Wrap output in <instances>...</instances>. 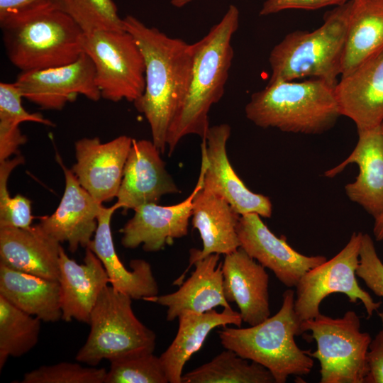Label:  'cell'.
<instances>
[{
  "instance_id": "obj_1",
  "label": "cell",
  "mask_w": 383,
  "mask_h": 383,
  "mask_svg": "<svg viewBox=\"0 0 383 383\" xmlns=\"http://www.w3.org/2000/svg\"><path fill=\"white\" fill-rule=\"evenodd\" d=\"M123 19L125 30L134 38L145 65V90L133 104L145 116L153 143L164 153L169 128L191 84V44L148 27L133 16Z\"/></svg>"
},
{
  "instance_id": "obj_2",
  "label": "cell",
  "mask_w": 383,
  "mask_h": 383,
  "mask_svg": "<svg viewBox=\"0 0 383 383\" xmlns=\"http://www.w3.org/2000/svg\"><path fill=\"white\" fill-rule=\"evenodd\" d=\"M240 13L230 5L221 21L199 41L191 44L193 70L187 96L167 133L170 156L179 141L188 135L206 139L210 128L211 107L222 98L233 58L231 39L239 26Z\"/></svg>"
},
{
  "instance_id": "obj_3",
  "label": "cell",
  "mask_w": 383,
  "mask_h": 383,
  "mask_svg": "<svg viewBox=\"0 0 383 383\" xmlns=\"http://www.w3.org/2000/svg\"><path fill=\"white\" fill-rule=\"evenodd\" d=\"M318 78L300 82L276 81L252 94L245 107L255 125L284 132L321 134L341 116L334 87Z\"/></svg>"
},
{
  "instance_id": "obj_4",
  "label": "cell",
  "mask_w": 383,
  "mask_h": 383,
  "mask_svg": "<svg viewBox=\"0 0 383 383\" xmlns=\"http://www.w3.org/2000/svg\"><path fill=\"white\" fill-rule=\"evenodd\" d=\"M294 292L282 294L279 310L264 321L248 328L222 326L218 331L221 345L243 358L267 368L276 383H284L289 376L309 374L313 360L309 350H301L295 336L304 333L301 321L294 310Z\"/></svg>"
},
{
  "instance_id": "obj_5",
  "label": "cell",
  "mask_w": 383,
  "mask_h": 383,
  "mask_svg": "<svg viewBox=\"0 0 383 383\" xmlns=\"http://www.w3.org/2000/svg\"><path fill=\"white\" fill-rule=\"evenodd\" d=\"M350 8L348 0L328 12L317 29L285 35L270 53L268 83L311 77L335 85L341 74Z\"/></svg>"
},
{
  "instance_id": "obj_6",
  "label": "cell",
  "mask_w": 383,
  "mask_h": 383,
  "mask_svg": "<svg viewBox=\"0 0 383 383\" xmlns=\"http://www.w3.org/2000/svg\"><path fill=\"white\" fill-rule=\"evenodd\" d=\"M0 26L7 57L21 72L68 65L83 52L84 32L54 7Z\"/></svg>"
},
{
  "instance_id": "obj_7",
  "label": "cell",
  "mask_w": 383,
  "mask_h": 383,
  "mask_svg": "<svg viewBox=\"0 0 383 383\" xmlns=\"http://www.w3.org/2000/svg\"><path fill=\"white\" fill-rule=\"evenodd\" d=\"M132 299L111 286L101 291L91 311L90 331L76 360L91 366L140 351L153 352L155 333L135 316Z\"/></svg>"
},
{
  "instance_id": "obj_8",
  "label": "cell",
  "mask_w": 383,
  "mask_h": 383,
  "mask_svg": "<svg viewBox=\"0 0 383 383\" xmlns=\"http://www.w3.org/2000/svg\"><path fill=\"white\" fill-rule=\"evenodd\" d=\"M301 326L304 333L311 331L316 342L317 349L308 354L319 361L321 383H365L372 338L360 331V317L354 311L340 318L320 313Z\"/></svg>"
},
{
  "instance_id": "obj_9",
  "label": "cell",
  "mask_w": 383,
  "mask_h": 383,
  "mask_svg": "<svg viewBox=\"0 0 383 383\" xmlns=\"http://www.w3.org/2000/svg\"><path fill=\"white\" fill-rule=\"evenodd\" d=\"M82 49L91 60L101 97L113 102H135L145 87V65L132 35L100 30L84 33Z\"/></svg>"
},
{
  "instance_id": "obj_10",
  "label": "cell",
  "mask_w": 383,
  "mask_h": 383,
  "mask_svg": "<svg viewBox=\"0 0 383 383\" xmlns=\"http://www.w3.org/2000/svg\"><path fill=\"white\" fill-rule=\"evenodd\" d=\"M362 235L361 232H354L336 255L311 269L301 278L296 286L294 310L301 321L318 315L321 301L333 293L345 294L352 303L360 301L367 318L381 306L382 302H375L357 280Z\"/></svg>"
},
{
  "instance_id": "obj_11",
  "label": "cell",
  "mask_w": 383,
  "mask_h": 383,
  "mask_svg": "<svg viewBox=\"0 0 383 383\" xmlns=\"http://www.w3.org/2000/svg\"><path fill=\"white\" fill-rule=\"evenodd\" d=\"M14 82L23 98L43 109L61 110L79 94L94 101L101 98L94 63L84 52L68 65L21 72Z\"/></svg>"
},
{
  "instance_id": "obj_12",
  "label": "cell",
  "mask_w": 383,
  "mask_h": 383,
  "mask_svg": "<svg viewBox=\"0 0 383 383\" xmlns=\"http://www.w3.org/2000/svg\"><path fill=\"white\" fill-rule=\"evenodd\" d=\"M231 128L227 123L210 126L201 140V158L205 162L203 188L225 199L240 216L255 213L264 218L272 213L270 199L250 191L233 170L226 144Z\"/></svg>"
},
{
  "instance_id": "obj_13",
  "label": "cell",
  "mask_w": 383,
  "mask_h": 383,
  "mask_svg": "<svg viewBox=\"0 0 383 383\" xmlns=\"http://www.w3.org/2000/svg\"><path fill=\"white\" fill-rule=\"evenodd\" d=\"M204 171L205 162L201 158L197 182L184 201L171 206L150 203L133 210V216L120 231L121 245L128 249H135L142 245L146 252H157L166 245L172 244L174 239L186 236L194 196L203 187Z\"/></svg>"
},
{
  "instance_id": "obj_14",
  "label": "cell",
  "mask_w": 383,
  "mask_h": 383,
  "mask_svg": "<svg viewBox=\"0 0 383 383\" xmlns=\"http://www.w3.org/2000/svg\"><path fill=\"white\" fill-rule=\"evenodd\" d=\"M236 231L240 248L272 271L287 287H296L309 270L326 260L322 255L306 256L298 252L284 236H276L255 213L240 216Z\"/></svg>"
},
{
  "instance_id": "obj_15",
  "label": "cell",
  "mask_w": 383,
  "mask_h": 383,
  "mask_svg": "<svg viewBox=\"0 0 383 383\" xmlns=\"http://www.w3.org/2000/svg\"><path fill=\"white\" fill-rule=\"evenodd\" d=\"M133 140L123 135L105 143L96 137L75 143L76 162L72 171L97 202L116 197Z\"/></svg>"
},
{
  "instance_id": "obj_16",
  "label": "cell",
  "mask_w": 383,
  "mask_h": 383,
  "mask_svg": "<svg viewBox=\"0 0 383 383\" xmlns=\"http://www.w3.org/2000/svg\"><path fill=\"white\" fill-rule=\"evenodd\" d=\"M160 150L152 140H133L116 196L118 209H133L157 203L166 194L181 190L165 168Z\"/></svg>"
},
{
  "instance_id": "obj_17",
  "label": "cell",
  "mask_w": 383,
  "mask_h": 383,
  "mask_svg": "<svg viewBox=\"0 0 383 383\" xmlns=\"http://www.w3.org/2000/svg\"><path fill=\"white\" fill-rule=\"evenodd\" d=\"M57 160L65 175L64 193L55 211L50 216L40 217L38 223L60 243L67 242L70 251L74 252L79 246L87 248L93 238L103 206L81 186L59 155Z\"/></svg>"
},
{
  "instance_id": "obj_18",
  "label": "cell",
  "mask_w": 383,
  "mask_h": 383,
  "mask_svg": "<svg viewBox=\"0 0 383 383\" xmlns=\"http://www.w3.org/2000/svg\"><path fill=\"white\" fill-rule=\"evenodd\" d=\"M357 133L358 140L350 155L324 175L333 177L348 165L357 164L359 174L355 182L345 185V194L375 219L383 213V123Z\"/></svg>"
},
{
  "instance_id": "obj_19",
  "label": "cell",
  "mask_w": 383,
  "mask_h": 383,
  "mask_svg": "<svg viewBox=\"0 0 383 383\" xmlns=\"http://www.w3.org/2000/svg\"><path fill=\"white\" fill-rule=\"evenodd\" d=\"M334 91L341 116L357 131L383 123V51L341 75Z\"/></svg>"
},
{
  "instance_id": "obj_20",
  "label": "cell",
  "mask_w": 383,
  "mask_h": 383,
  "mask_svg": "<svg viewBox=\"0 0 383 383\" xmlns=\"http://www.w3.org/2000/svg\"><path fill=\"white\" fill-rule=\"evenodd\" d=\"M265 268L241 248L226 255L222 262L225 298L237 304L243 321L250 326L270 316L269 275Z\"/></svg>"
},
{
  "instance_id": "obj_21",
  "label": "cell",
  "mask_w": 383,
  "mask_h": 383,
  "mask_svg": "<svg viewBox=\"0 0 383 383\" xmlns=\"http://www.w3.org/2000/svg\"><path fill=\"white\" fill-rule=\"evenodd\" d=\"M59 270L62 319L89 324L91 311L101 291L110 284L101 261L86 248L84 262L79 264L70 258L61 247Z\"/></svg>"
},
{
  "instance_id": "obj_22",
  "label": "cell",
  "mask_w": 383,
  "mask_h": 383,
  "mask_svg": "<svg viewBox=\"0 0 383 383\" xmlns=\"http://www.w3.org/2000/svg\"><path fill=\"white\" fill-rule=\"evenodd\" d=\"M61 247L39 223L0 228V264L18 271L57 280Z\"/></svg>"
},
{
  "instance_id": "obj_23",
  "label": "cell",
  "mask_w": 383,
  "mask_h": 383,
  "mask_svg": "<svg viewBox=\"0 0 383 383\" xmlns=\"http://www.w3.org/2000/svg\"><path fill=\"white\" fill-rule=\"evenodd\" d=\"M117 209L116 204L109 208L102 206L97 218L96 232L86 248L90 249L101 261L114 289L136 300L156 296L159 287L150 263L143 259L132 260L131 270H128L116 253L111 221Z\"/></svg>"
},
{
  "instance_id": "obj_24",
  "label": "cell",
  "mask_w": 383,
  "mask_h": 383,
  "mask_svg": "<svg viewBox=\"0 0 383 383\" xmlns=\"http://www.w3.org/2000/svg\"><path fill=\"white\" fill-rule=\"evenodd\" d=\"M192 224L202 240V249L189 250V265L211 254L228 255L240 248L236 228L240 217L220 195L201 188L193 201Z\"/></svg>"
},
{
  "instance_id": "obj_25",
  "label": "cell",
  "mask_w": 383,
  "mask_h": 383,
  "mask_svg": "<svg viewBox=\"0 0 383 383\" xmlns=\"http://www.w3.org/2000/svg\"><path fill=\"white\" fill-rule=\"evenodd\" d=\"M220 255L211 254L196 261L191 276L174 292L144 299L167 308L166 318L172 321L185 311L204 313L217 306L231 307L225 298Z\"/></svg>"
},
{
  "instance_id": "obj_26",
  "label": "cell",
  "mask_w": 383,
  "mask_h": 383,
  "mask_svg": "<svg viewBox=\"0 0 383 383\" xmlns=\"http://www.w3.org/2000/svg\"><path fill=\"white\" fill-rule=\"evenodd\" d=\"M177 318L176 336L160 356L169 383H182L184 365L200 350L213 329L229 324L240 327L243 322L240 313L231 307L223 308L219 313L214 309L204 313L185 311Z\"/></svg>"
},
{
  "instance_id": "obj_27",
  "label": "cell",
  "mask_w": 383,
  "mask_h": 383,
  "mask_svg": "<svg viewBox=\"0 0 383 383\" xmlns=\"http://www.w3.org/2000/svg\"><path fill=\"white\" fill-rule=\"evenodd\" d=\"M0 296L42 321L62 319L58 280L11 269L0 264Z\"/></svg>"
},
{
  "instance_id": "obj_28",
  "label": "cell",
  "mask_w": 383,
  "mask_h": 383,
  "mask_svg": "<svg viewBox=\"0 0 383 383\" xmlns=\"http://www.w3.org/2000/svg\"><path fill=\"white\" fill-rule=\"evenodd\" d=\"M341 75L383 51V0H350Z\"/></svg>"
},
{
  "instance_id": "obj_29",
  "label": "cell",
  "mask_w": 383,
  "mask_h": 383,
  "mask_svg": "<svg viewBox=\"0 0 383 383\" xmlns=\"http://www.w3.org/2000/svg\"><path fill=\"white\" fill-rule=\"evenodd\" d=\"M182 383H276L262 365L226 349L211 361L182 374Z\"/></svg>"
},
{
  "instance_id": "obj_30",
  "label": "cell",
  "mask_w": 383,
  "mask_h": 383,
  "mask_svg": "<svg viewBox=\"0 0 383 383\" xmlns=\"http://www.w3.org/2000/svg\"><path fill=\"white\" fill-rule=\"evenodd\" d=\"M42 321L0 296V368L8 357H19L38 343Z\"/></svg>"
},
{
  "instance_id": "obj_31",
  "label": "cell",
  "mask_w": 383,
  "mask_h": 383,
  "mask_svg": "<svg viewBox=\"0 0 383 383\" xmlns=\"http://www.w3.org/2000/svg\"><path fill=\"white\" fill-rule=\"evenodd\" d=\"M54 7L70 16L84 33L100 30H124L113 0H53Z\"/></svg>"
},
{
  "instance_id": "obj_32",
  "label": "cell",
  "mask_w": 383,
  "mask_h": 383,
  "mask_svg": "<svg viewBox=\"0 0 383 383\" xmlns=\"http://www.w3.org/2000/svg\"><path fill=\"white\" fill-rule=\"evenodd\" d=\"M109 362L104 383H169L160 358L153 352H137Z\"/></svg>"
},
{
  "instance_id": "obj_33",
  "label": "cell",
  "mask_w": 383,
  "mask_h": 383,
  "mask_svg": "<svg viewBox=\"0 0 383 383\" xmlns=\"http://www.w3.org/2000/svg\"><path fill=\"white\" fill-rule=\"evenodd\" d=\"M23 162L21 155L0 162V228H27L32 226L30 200L21 194L10 196L7 187L11 171Z\"/></svg>"
},
{
  "instance_id": "obj_34",
  "label": "cell",
  "mask_w": 383,
  "mask_h": 383,
  "mask_svg": "<svg viewBox=\"0 0 383 383\" xmlns=\"http://www.w3.org/2000/svg\"><path fill=\"white\" fill-rule=\"evenodd\" d=\"M107 370L62 362L42 365L26 372L21 383H104Z\"/></svg>"
},
{
  "instance_id": "obj_35",
  "label": "cell",
  "mask_w": 383,
  "mask_h": 383,
  "mask_svg": "<svg viewBox=\"0 0 383 383\" xmlns=\"http://www.w3.org/2000/svg\"><path fill=\"white\" fill-rule=\"evenodd\" d=\"M23 98L15 82L0 83V125L19 126L32 121L53 126L54 123L38 113H29L22 105Z\"/></svg>"
},
{
  "instance_id": "obj_36",
  "label": "cell",
  "mask_w": 383,
  "mask_h": 383,
  "mask_svg": "<svg viewBox=\"0 0 383 383\" xmlns=\"http://www.w3.org/2000/svg\"><path fill=\"white\" fill-rule=\"evenodd\" d=\"M356 275L375 295L383 297V262L377 253L372 238L367 233L362 235ZM378 315L383 323V312H379Z\"/></svg>"
},
{
  "instance_id": "obj_37",
  "label": "cell",
  "mask_w": 383,
  "mask_h": 383,
  "mask_svg": "<svg viewBox=\"0 0 383 383\" xmlns=\"http://www.w3.org/2000/svg\"><path fill=\"white\" fill-rule=\"evenodd\" d=\"M52 7L53 0H0V24Z\"/></svg>"
},
{
  "instance_id": "obj_38",
  "label": "cell",
  "mask_w": 383,
  "mask_h": 383,
  "mask_svg": "<svg viewBox=\"0 0 383 383\" xmlns=\"http://www.w3.org/2000/svg\"><path fill=\"white\" fill-rule=\"evenodd\" d=\"M348 0H265L259 14L268 16L288 9L316 10L326 6H338Z\"/></svg>"
},
{
  "instance_id": "obj_39",
  "label": "cell",
  "mask_w": 383,
  "mask_h": 383,
  "mask_svg": "<svg viewBox=\"0 0 383 383\" xmlns=\"http://www.w3.org/2000/svg\"><path fill=\"white\" fill-rule=\"evenodd\" d=\"M365 383H383V329L371 340L367 355Z\"/></svg>"
},
{
  "instance_id": "obj_40",
  "label": "cell",
  "mask_w": 383,
  "mask_h": 383,
  "mask_svg": "<svg viewBox=\"0 0 383 383\" xmlns=\"http://www.w3.org/2000/svg\"><path fill=\"white\" fill-rule=\"evenodd\" d=\"M27 141L18 126L0 125V162L18 152V148Z\"/></svg>"
},
{
  "instance_id": "obj_41",
  "label": "cell",
  "mask_w": 383,
  "mask_h": 383,
  "mask_svg": "<svg viewBox=\"0 0 383 383\" xmlns=\"http://www.w3.org/2000/svg\"><path fill=\"white\" fill-rule=\"evenodd\" d=\"M373 234L376 240H383V213L374 219Z\"/></svg>"
},
{
  "instance_id": "obj_42",
  "label": "cell",
  "mask_w": 383,
  "mask_h": 383,
  "mask_svg": "<svg viewBox=\"0 0 383 383\" xmlns=\"http://www.w3.org/2000/svg\"><path fill=\"white\" fill-rule=\"evenodd\" d=\"M196 0H171V4L176 8H182Z\"/></svg>"
}]
</instances>
